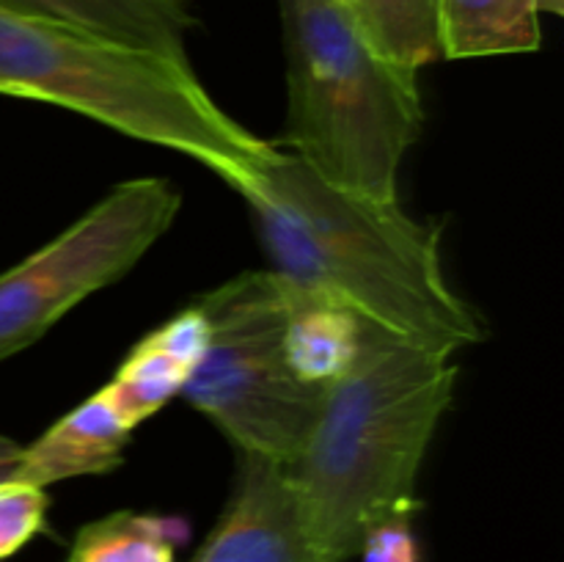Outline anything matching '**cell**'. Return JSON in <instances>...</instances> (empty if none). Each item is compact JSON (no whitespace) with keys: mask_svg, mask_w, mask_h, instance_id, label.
<instances>
[{"mask_svg":"<svg viewBox=\"0 0 564 562\" xmlns=\"http://www.w3.org/2000/svg\"><path fill=\"white\" fill-rule=\"evenodd\" d=\"M270 273L306 295L350 309L372 328L430 350L479 345L488 325L446 281L441 229L400 202L330 185L297 154H275L240 191Z\"/></svg>","mask_w":564,"mask_h":562,"instance_id":"6da1fadb","label":"cell"},{"mask_svg":"<svg viewBox=\"0 0 564 562\" xmlns=\"http://www.w3.org/2000/svg\"><path fill=\"white\" fill-rule=\"evenodd\" d=\"M457 375L455 353L364 325L356 361L325 389L306 441L284 463L319 562L350 560L369 529L419 510V472Z\"/></svg>","mask_w":564,"mask_h":562,"instance_id":"7a4b0ae2","label":"cell"},{"mask_svg":"<svg viewBox=\"0 0 564 562\" xmlns=\"http://www.w3.org/2000/svg\"><path fill=\"white\" fill-rule=\"evenodd\" d=\"M0 94L72 110L198 160L240 193L275 154L207 94L193 66L0 3Z\"/></svg>","mask_w":564,"mask_h":562,"instance_id":"3957f363","label":"cell"},{"mask_svg":"<svg viewBox=\"0 0 564 562\" xmlns=\"http://www.w3.org/2000/svg\"><path fill=\"white\" fill-rule=\"evenodd\" d=\"M290 119L275 147L330 185L400 202L402 160L424 132L419 72L380 53L339 0H279Z\"/></svg>","mask_w":564,"mask_h":562,"instance_id":"277c9868","label":"cell"},{"mask_svg":"<svg viewBox=\"0 0 564 562\" xmlns=\"http://www.w3.org/2000/svg\"><path fill=\"white\" fill-rule=\"evenodd\" d=\"M207 347L187 378L185 397L237 455L290 463L312 430L325 389L297 378L286 356L284 281L248 270L198 301Z\"/></svg>","mask_w":564,"mask_h":562,"instance_id":"5b68a950","label":"cell"},{"mask_svg":"<svg viewBox=\"0 0 564 562\" xmlns=\"http://www.w3.org/2000/svg\"><path fill=\"white\" fill-rule=\"evenodd\" d=\"M180 209L182 193L174 182L135 176L0 273V361L31 347L77 303L130 273Z\"/></svg>","mask_w":564,"mask_h":562,"instance_id":"8992f818","label":"cell"},{"mask_svg":"<svg viewBox=\"0 0 564 562\" xmlns=\"http://www.w3.org/2000/svg\"><path fill=\"white\" fill-rule=\"evenodd\" d=\"M191 562H319L284 463L237 455L229 501Z\"/></svg>","mask_w":564,"mask_h":562,"instance_id":"52a82bcc","label":"cell"},{"mask_svg":"<svg viewBox=\"0 0 564 562\" xmlns=\"http://www.w3.org/2000/svg\"><path fill=\"white\" fill-rule=\"evenodd\" d=\"M132 430L108 386H102L44 430L31 446H22L14 479L47 488L61 479L113 472L124 463Z\"/></svg>","mask_w":564,"mask_h":562,"instance_id":"ba28073f","label":"cell"},{"mask_svg":"<svg viewBox=\"0 0 564 562\" xmlns=\"http://www.w3.org/2000/svg\"><path fill=\"white\" fill-rule=\"evenodd\" d=\"M86 31L121 47L191 66L187 36L196 28L187 0H0Z\"/></svg>","mask_w":564,"mask_h":562,"instance_id":"9c48e42d","label":"cell"},{"mask_svg":"<svg viewBox=\"0 0 564 562\" xmlns=\"http://www.w3.org/2000/svg\"><path fill=\"white\" fill-rule=\"evenodd\" d=\"M204 347H207V317L198 303H193L143 336L127 353L110 383L105 386L132 428L182 395L187 378L202 361Z\"/></svg>","mask_w":564,"mask_h":562,"instance_id":"30bf717a","label":"cell"},{"mask_svg":"<svg viewBox=\"0 0 564 562\" xmlns=\"http://www.w3.org/2000/svg\"><path fill=\"white\" fill-rule=\"evenodd\" d=\"M441 61L534 53L543 44L538 0H433Z\"/></svg>","mask_w":564,"mask_h":562,"instance_id":"8fae6325","label":"cell"},{"mask_svg":"<svg viewBox=\"0 0 564 562\" xmlns=\"http://www.w3.org/2000/svg\"><path fill=\"white\" fill-rule=\"evenodd\" d=\"M286 309V356L297 378L317 389H328L358 356L364 339V320L350 309L325 298L306 295L284 281Z\"/></svg>","mask_w":564,"mask_h":562,"instance_id":"7c38bea8","label":"cell"},{"mask_svg":"<svg viewBox=\"0 0 564 562\" xmlns=\"http://www.w3.org/2000/svg\"><path fill=\"white\" fill-rule=\"evenodd\" d=\"M185 540V518L116 510L77 529L66 562H176Z\"/></svg>","mask_w":564,"mask_h":562,"instance_id":"4fadbf2b","label":"cell"},{"mask_svg":"<svg viewBox=\"0 0 564 562\" xmlns=\"http://www.w3.org/2000/svg\"><path fill=\"white\" fill-rule=\"evenodd\" d=\"M375 47L419 72L441 61L433 0H341Z\"/></svg>","mask_w":564,"mask_h":562,"instance_id":"5bb4252c","label":"cell"},{"mask_svg":"<svg viewBox=\"0 0 564 562\" xmlns=\"http://www.w3.org/2000/svg\"><path fill=\"white\" fill-rule=\"evenodd\" d=\"M47 488L6 479L0 483V562L31 543L47 521Z\"/></svg>","mask_w":564,"mask_h":562,"instance_id":"9a60e30c","label":"cell"},{"mask_svg":"<svg viewBox=\"0 0 564 562\" xmlns=\"http://www.w3.org/2000/svg\"><path fill=\"white\" fill-rule=\"evenodd\" d=\"M413 516H394L372 527L364 538L356 556L361 562H422L416 532H413Z\"/></svg>","mask_w":564,"mask_h":562,"instance_id":"2e32d148","label":"cell"},{"mask_svg":"<svg viewBox=\"0 0 564 562\" xmlns=\"http://www.w3.org/2000/svg\"><path fill=\"white\" fill-rule=\"evenodd\" d=\"M20 457H22V444H17L14 439L0 433V483L14 479L17 466H20Z\"/></svg>","mask_w":564,"mask_h":562,"instance_id":"e0dca14e","label":"cell"},{"mask_svg":"<svg viewBox=\"0 0 564 562\" xmlns=\"http://www.w3.org/2000/svg\"><path fill=\"white\" fill-rule=\"evenodd\" d=\"M540 14H554L562 17L564 14V0H538Z\"/></svg>","mask_w":564,"mask_h":562,"instance_id":"ac0fdd59","label":"cell"},{"mask_svg":"<svg viewBox=\"0 0 564 562\" xmlns=\"http://www.w3.org/2000/svg\"><path fill=\"white\" fill-rule=\"evenodd\" d=\"M339 3H341V0H339ZM341 6H345V3H341Z\"/></svg>","mask_w":564,"mask_h":562,"instance_id":"d6986e66","label":"cell"}]
</instances>
